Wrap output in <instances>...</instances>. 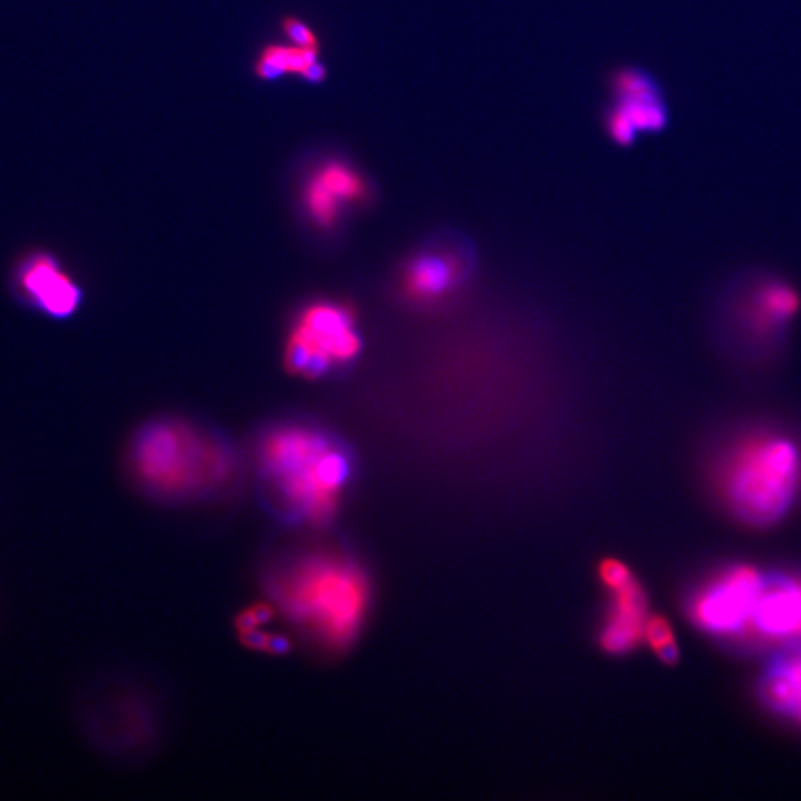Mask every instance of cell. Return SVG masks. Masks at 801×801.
I'll return each mask as SVG.
<instances>
[{"instance_id": "obj_1", "label": "cell", "mask_w": 801, "mask_h": 801, "mask_svg": "<svg viewBox=\"0 0 801 801\" xmlns=\"http://www.w3.org/2000/svg\"><path fill=\"white\" fill-rule=\"evenodd\" d=\"M267 586L285 618L330 650L355 640L370 606V585L361 567L327 549L291 558L270 575Z\"/></svg>"}, {"instance_id": "obj_2", "label": "cell", "mask_w": 801, "mask_h": 801, "mask_svg": "<svg viewBox=\"0 0 801 801\" xmlns=\"http://www.w3.org/2000/svg\"><path fill=\"white\" fill-rule=\"evenodd\" d=\"M259 468L281 514L294 523L327 526L351 480V459L325 432L308 425L273 429L259 447Z\"/></svg>"}, {"instance_id": "obj_3", "label": "cell", "mask_w": 801, "mask_h": 801, "mask_svg": "<svg viewBox=\"0 0 801 801\" xmlns=\"http://www.w3.org/2000/svg\"><path fill=\"white\" fill-rule=\"evenodd\" d=\"M724 499L754 526L778 523L801 493V440L775 423L745 426L718 462Z\"/></svg>"}, {"instance_id": "obj_4", "label": "cell", "mask_w": 801, "mask_h": 801, "mask_svg": "<svg viewBox=\"0 0 801 801\" xmlns=\"http://www.w3.org/2000/svg\"><path fill=\"white\" fill-rule=\"evenodd\" d=\"M130 463L144 489L170 500L222 490L236 474L227 445L177 420L147 426L131 445Z\"/></svg>"}, {"instance_id": "obj_5", "label": "cell", "mask_w": 801, "mask_h": 801, "mask_svg": "<svg viewBox=\"0 0 801 801\" xmlns=\"http://www.w3.org/2000/svg\"><path fill=\"white\" fill-rule=\"evenodd\" d=\"M361 351L351 306L339 302H315L294 321L285 345V364L297 376H324L348 364Z\"/></svg>"}, {"instance_id": "obj_6", "label": "cell", "mask_w": 801, "mask_h": 801, "mask_svg": "<svg viewBox=\"0 0 801 801\" xmlns=\"http://www.w3.org/2000/svg\"><path fill=\"white\" fill-rule=\"evenodd\" d=\"M801 308L797 288L778 276H754L733 290L727 324L742 348L766 351L778 346Z\"/></svg>"}, {"instance_id": "obj_7", "label": "cell", "mask_w": 801, "mask_h": 801, "mask_svg": "<svg viewBox=\"0 0 801 801\" xmlns=\"http://www.w3.org/2000/svg\"><path fill=\"white\" fill-rule=\"evenodd\" d=\"M8 288L18 305L51 321H67L84 302V291L60 257L46 248L21 253L8 273Z\"/></svg>"}, {"instance_id": "obj_8", "label": "cell", "mask_w": 801, "mask_h": 801, "mask_svg": "<svg viewBox=\"0 0 801 801\" xmlns=\"http://www.w3.org/2000/svg\"><path fill=\"white\" fill-rule=\"evenodd\" d=\"M760 580L761 573L751 567H733L718 576L693 600V621L708 634L720 637L747 632Z\"/></svg>"}, {"instance_id": "obj_9", "label": "cell", "mask_w": 801, "mask_h": 801, "mask_svg": "<svg viewBox=\"0 0 801 801\" xmlns=\"http://www.w3.org/2000/svg\"><path fill=\"white\" fill-rule=\"evenodd\" d=\"M370 196L364 174L342 158L318 162L305 177L302 204L306 216L319 229H333L346 210Z\"/></svg>"}, {"instance_id": "obj_10", "label": "cell", "mask_w": 801, "mask_h": 801, "mask_svg": "<svg viewBox=\"0 0 801 801\" xmlns=\"http://www.w3.org/2000/svg\"><path fill=\"white\" fill-rule=\"evenodd\" d=\"M601 579L612 591V610L601 634L609 652L623 653L640 643L646 634L649 613L643 588L625 564L607 561L601 566Z\"/></svg>"}, {"instance_id": "obj_11", "label": "cell", "mask_w": 801, "mask_h": 801, "mask_svg": "<svg viewBox=\"0 0 801 801\" xmlns=\"http://www.w3.org/2000/svg\"><path fill=\"white\" fill-rule=\"evenodd\" d=\"M747 631L764 640L801 641V578L761 573Z\"/></svg>"}, {"instance_id": "obj_12", "label": "cell", "mask_w": 801, "mask_h": 801, "mask_svg": "<svg viewBox=\"0 0 801 801\" xmlns=\"http://www.w3.org/2000/svg\"><path fill=\"white\" fill-rule=\"evenodd\" d=\"M760 692L770 710L801 723V646L767 662Z\"/></svg>"}, {"instance_id": "obj_13", "label": "cell", "mask_w": 801, "mask_h": 801, "mask_svg": "<svg viewBox=\"0 0 801 801\" xmlns=\"http://www.w3.org/2000/svg\"><path fill=\"white\" fill-rule=\"evenodd\" d=\"M459 276L456 260L445 256H425L413 260L404 275V291L413 300H432L443 296Z\"/></svg>"}, {"instance_id": "obj_14", "label": "cell", "mask_w": 801, "mask_h": 801, "mask_svg": "<svg viewBox=\"0 0 801 801\" xmlns=\"http://www.w3.org/2000/svg\"><path fill=\"white\" fill-rule=\"evenodd\" d=\"M319 60V48L297 45L269 44L257 55L254 75L260 81L273 82L288 75L303 79L309 67Z\"/></svg>"}, {"instance_id": "obj_15", "label": "cell", "mask_w": 801, "mask_h": 801, "mask_svg": "<svg viewBox=\"0 0 801 801\" xmlns=\"http://www.w3.org/2000/svg\"><path fill=\"white\" fill-rule=\"evenodd\" d=\"M644 638L649 641L650 647L658 653L659 658L672 662L678 658L677 643L668 622L662 618H650L646 626Z\"/></svg>"}, {"instance_id": "obj_16", "label": "cell", "mask_w": 801, "mask_h": 801, "mask_svg": "<svg viewBox=\"0 0 801 801\" xmlns=\"http://www.w3.org/2000/svg\"><path fill=\"white\" fill-rule=\"evenodd\" d=\"M282 32L287 36L288 42L302 48H319L318 36L311 27L300 20L296 15H288L281 21Z\"/></svg>"}, {"instance_id": "obj_17", "label": "cell", "mask_w": 801, "mask_h": 801, "mask_svg": "<svg viewBox=\"0 0 801 801\" xmlns=\"http://www.w3.org/2000/svg\"><path fill=\"white\" fill-rule=\"evenodd\" d=\"M327 76L328 72L327 69H325V64L322 63L321 60H318L309 67L308 72L303 76V81L311 85H319L327 79Z\"/></svg>"}]
</instances>
